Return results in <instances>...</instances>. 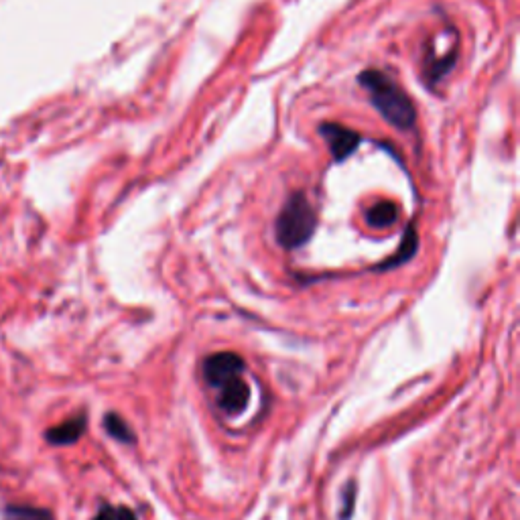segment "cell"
<instances>
[{"label":"cell","mask_w":520,"mask_h":520,"mask_svg":"<svg viewBox=\"0 0 520 520\" xmlns=\"http://www.w3.org/2000/svg\"><path fill=\"white\" fill-rule=\"evenodd\" d=\"M360 86L368 92L372 106L386 122L397 128L413 126L417 118L415 106L393 78H388L380 70H366L360 74Z\"/></svg>","instance_id":"1"},{"label":"cell","mask_w":520,"mask_h":520,"mask_svg":"<svg viewBox=\"0 0 520 520\" xmlns=\"http://www.w3.org/2000/svg\"><path fill=\"white\" fill-rule=\"evenodd\" d=\"M315 226L317 218L309 200L305 198V193H293L275 224L277 242L287 250L299 248L313 236Z\"/></svg>","instance_id":"2"},{"label":"cell","mask_w":520,"mask_h":520,"mask_svg":"<svg viewBox=\"0 0 520 520\" xmlns=\"http://www.w3.org/2000/svg\"><path fill=\"white\" fill-rule=\"evenodd\" d=\"M246 364L244 360L234 354V352H218L206 358L204 362V378L208 380V384H212L214 388H220L222 384L240 378V374L244 372Z\"/></svg>","instance_id":"3"},{"label":"cell","mask_w":520,"mask_h":520,"mask_svg":"<svg viewBox=\"0 0 520 520\" xmlns=\"http://www.w3.org/2000/svg\"><path fill=\"white\" fill-rule=\"evenodd\" d=\"M319 133L323 135L325 141H328L330 151H332L336 161L348 159L358 149V145L362 143V137L356 133V130L342 126V124H336V122L321 124Z\"/></svg>","instance_id":"4"},{"label":"cell","mask_w":520,"mask_h":520,"mask_svg":"<svg viewBox=\"0 0 520 520\" xmlns=\"http://www.w3.org/2000/svg\"><path fill=\"white\" fill-rule=\"evenodd\" d=\"M250 401V388L242 378H234L226 384L220 386V397H218V407L226 415H238L246 409Z\"/></svg>","instance_id":"5"},{"label":"cell","mask_w":520,"mask_h":520,"mask_svg":"<svg viewBox=\"0 0 520 520\" xmlns=\"http://www.w3.org/2000/svg\"><path fill=\"white\" fill-rule=\"evenodd\" d=\"M86 425H88L86 415H78V417L68 419V421L57 425V427H51L45 433V439L51 445H72L86 433Z\"/></svg>","instance_id":"6"},{"label":"cell","mask_w":520,"mask_h":520,"mask_svg":"<svg viewBox=\"0 0 520 520\" xmlns=\"http://www.w3.org/2000/svg\"><path fill=\"white\" fill-rule=\"evenodd\" d=\"M397 220H399V208L395 202H378L370 206L366 212V222L378 230L393 226Z\"/></svg>","instance_id":"7"},{"label":"cell","mask_w":520,"mask_h":520,"mask_svg":"<svg viewBox=\"0 0 520 520\" xmlns=\"http://www.w3.org/2000/svg\"><path fill=\"white\" fill-rule=\"evenodd\" d=\"M104 429H106V433L112 439H116L120 443H135L133 429H130L128 423L120 415H116V413H108L104 417Z\"/></svg>","instance_id":"8"},{"label":"cell","mask_w":520,"mask_h":520,"mask_svg":"<svg viewBox=\"0 0 520 520\" xmlns=\"http://www.w3.org/2000/svg\"><path fill=\"white\" fill-rule=\"evenodd\" d=\"M5 520H53V514L35 506H9L5 510Z\"/></svg>","instance_id":"9"},{"label":"cell","mask_w":520,"mask_h":520,"mask_svg":"<svg viewBox=\"0 0 520 520\" xmlns=\"http://www.w3.org/2000/svg\"><path fill=\"white\" fill-rule=\"evenodd\" d=\"M342 502H344V512L340 514L342 520H348L354 512V502H356V484L350 482L342 494Z\"/></svg>","instance_id":"10"},{"label":"cell","mask_w":520,"mask_h":520,"mask_svg":"<svg viewBox=\"0 0 520 520\" xmlns=\"http://www.w3.org/2000/svg\"><path fill=\"white\" fill-rule=\"evenodd\" d=\"M94 520H116V510L110 506H102L100 512L94 516Z\"/></svg>","instance_id":"11"},{"label":"cell","mask_w":520,"mask_h":520,"mask_svg":"<svg viewBox=\"0 0 520 520\" xmlns=\"http://www.w3.org/2000/svg\"><path fill=\"white\" fill-rule=\"evenodd\" d=\"M116 520H137V514L130 508L120 506V508H116Z\"/></svg>","instance_id":"12"}]
</instances>
